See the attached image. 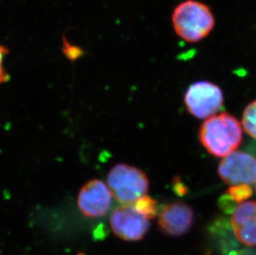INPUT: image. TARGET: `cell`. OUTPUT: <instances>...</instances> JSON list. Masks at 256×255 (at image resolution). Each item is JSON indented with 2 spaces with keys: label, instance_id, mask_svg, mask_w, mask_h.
<instances>
[{
  "label": "cell",
  "instance_id": "1",
  "mask_svg": "<svg viewBox=\"0 0 256 255\" xmlns=\"http://www.w3.org/2000/svg\"><path fill=\"white\" fill-rule=\"evenodd\" d=\"M212 10L199 0H184L172 12V25L180 38L190 44L202 41L215 28Z\"/></svg>",
  "mask_w": 256,
  "mask_h": 255
},
{
  "label": "cell",
  "instance_id": "2",
  "mask_svg": "<svg viewBox=\"0 0 256 255\" xmlns=\"http://www.w3.org/2000/svg\"><path fill=\"white\" fill-rule=\"evenodd\" d=\"M242 135L239 121L228 113L210 116L199 130L200 144L216 158H225L234 152L242 142Z\"/></svg>",
  "mask_w": 256,
  "mask_h": 255
},
{
  "label": "cell",
  "instance_id": "3",
  "mask_svg": "<svg viewBox=\"0 0 256 255\" xmlns=\"http://www.w3.org/2000/svg\"><path fill=\"white\" fill-rule=\"evenodd\" d=\"M106 184L121 204H131L146 195L150 182L144 172L128 164L114 165L107 174Z\"/></svg>",
  "mask_w": 256,
  "mask_h": 255
},
{
  "label": "cell",
  "instance_id": "4",
  "mask_svg": "<svg viewBox=\"0 0 256 255\" xmlns=\"http://www.w3.org/2000/svg\"><path fill=\"white\" fill-rule=\"evenodd\" d=\"M184 103L192 116L198 118H208L215 116L224 103L222 90L212 82H195L186 90Z\"/></svg>",
  "mask_w": 256,
  "mask_h": 255
},
{
  "label": "cell",
  "instance_id": "5",
  "mask_svg": "<svg viewBox=\"0 0 256 255\" xmlns=\"http://www.w3.org/2000/svg\"><path fill=\"white\" fill-rule=\"evenodd\" d=\"M110 224L113 233L126 241H138L150 230V220L137 212L132 204H122L112 212Z\"/></svg>",
  "mask_w": 256,
  "mask_h": 255
},
{
  "label": "cell",
  "instance_id": "6",
  "mask_svg": "<svg viewBox=\"0 0 256 255\" xmlns=\"http://www.w3.org/2000/svg\"><path fill=\"white\" fill-rule=\"evenodd\" d=\"M218 175L230 186L252 185L256 182V159L240 151L223 158L218 165Z\"/></svg>",
  "mask_w": 256,
  "mask_h": 255
},
{
  "label": "cell",
  "instance_id": "7",
  "mask_svg": "<svg viewBox=\"0 0 256 255\" xmlns=\"http://www.w3.org/2000/svg\"><path fill=\"white\" fill-rule=\"evenodd\" d=\"M112 192L106 183L92 179L80 188L78 196L80 212L89 218L103 217L109 212L112 203Z\"/></svg>",
  "mask_w": 256,
  "mask_h": 255
},
{
  "label": "cell",
  "instance_id": "8",
  "mask_svg": "<svg viewBox=\"0 0 256 255\" xmlns=\"http://www.w3.org/2000/svg\"><path fill=\"white\" fill-rule=\"evenodd\" d=\"M158 214L160 228L168 236H182L191 229L194 224V210L184 203L164 204L160 208Z\"/></svg>",
  "mask_w": 256,
  "mask_h": 255
},
{
  "label": "cell",
  "instance_id": "9",
  "mask_svg": "<svg viewBox=\"0 0 256 255\" xmlns=\"http://www.w3.org/2000/svg\"><path fill=\"white\" fill-rule=\"evenodd\" d=\"M232 226L240 243L256 247V202L246 200L237 204L232 212Z\"/></svg>",
  "mask_w": 256,
  "mask_h": 255
},
{
  "label": "cell",
  "instance_id": "10",
  "mask_svg": "<svg viewBox=\"0 0 256 255\" xmlns=\"http://www.w3.org/2000/svg\"><path fill=\"white\" fill-rule=\"evenodd\" d=\"M131 204L137 212L147 217L148 220L154 219L158 214L160 210L157 202L147 195L144 196Z\"/></svg>",
  "mask_w": 256,
  "mask_h": 255
},
{
  "label": "cell",
  "instance_id": "11",
  "mask_svg": "<svg viewBox=\"0 0 256 255\" xmlns=\"http://www.w3.org/2000/svg\"><path fill=\"white\" fill-rule=\"evenodd\" d=\"M242 126L244 131L256 140V100L244 108L242 116Z\"/></svg>",
  "mask_w": 256,
  "mask_h": 255
},
{
  "label": "cell",
  "instance_id": "12",
  "mask_svg": "<svg viewBox=\"0 0 256 255\" xmlns=\"http://www.w3.org/2000/svg\"><path fill=\"white\" fill-rule=\"evenodd\" d=\"M252 189L249 185L232 186L226 190L225 198L234 202L240 203L248 200L252 195Z\"/></svg>",
  "mask_w": 256,
  "mask_h": 255
},
{
  "label": "cell",
  "instance_id": "13",
  "mask_svg": "<svg viewBox=\"0 0 256 255\" xmlns=\"http://www.w3.org/2000/svg\"><path fill=\"white\" fill-rule=\"evenodd\" d=\"M8 54V50L7 48L0 44V84L7 82L10 78V74L8 73L7 70L4 65L5 58L7 56Z\"/></svg>",
  "mask_w": 256,
  "mask_h": 255
},
{
  "label": "cell",
  "instance_id": "14",
  "mask_svg": "<svg viewBox=\"0 0 256 255\" xmlns=\"http://www.w3.org/2000/svg\"></svg>",
  "mask_w": 256,
  "mask_h": 255
}]
</instances>
